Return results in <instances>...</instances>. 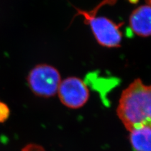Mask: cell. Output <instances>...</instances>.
<instances>
[{"mask_svg":"<svg viewBox=\"0 0 151 151\" xmlns=\"http://www.w3.org/2000/svg\"><path fill=\"white\" fill-rule=\"evenodd\" d=\"M117 115L129 132L137 127H151V85L136 79L123 91Z\"/></svg>","mask_w":151,"mask_h":151,"instance_id":"obj_1","label":"cell"},{"mask_svg":"<svg viewBox=\"0 0 151 151\" xmlns=\"http://www.w3.org/2000/svg\"><path fill=\"white\" fill-rule=\"evenodd\" d=\"M129 23L136 35L151 36V6L142 5L135 9L130 17Z\"/></svg>","mask_w":151,"mask_h":151,"instance_id":"obj_5","label":"cell"},{"mask_svg":"<svg viewBox=\"0 0 151 151\" xmlns=\"http://www.w3.org/2000/svg\"><path fill=\"white\" fill-rule=\"evenodd\" d=\"M27 81L35 95L50 98L58 93L61 78L58 70L48 64H39L28 75Z\"/></svg>","mask_w":151,"mask_h":151,"instance_id":"obj_2","label":"cell"},{"mask_svg":"<svg viewBox=\"0 0 151 151\" xmlns=\"http://www.w3.org/2000/svg\"><path fill=\"white\" fill-rule=\"evenodd\" d=\"M10 115V110L5 103L0 101V124L5 122Z\"/></svg>","mask_w":151,"mask_h":151,"instance_id":"obj_7","label":"cell"},{"mask_svg":"<svg viewBox=\"0 0 151 151\" xmlns=\"http://www.w3.org/2000/svg\"><path fill=\"white\" fill-rule=\"evenodd\" d=\"M89 23L99 44L108 48L120 47L122 35L116 23L104 17H91Z\"/></svg>","mask_w":151,"mask_h":151,"instance_id":"obj_4","label":"cell"},{"mask_svg":"<svg viewBox=\"0 0 151 151\" xmlns=\"http://www.w3.org/2000/svg\"><path fill=\"white\" fill-rule=\"evenodd\" d=\"M22 151H45L41 145L35 144H30L25 146Z\"/></svg>","mask_w":151,"mask_h":151,"instance_id":"obj_8","label":"cell"},{"mask_svg":"<svg viewBox=\"0 0 151 151\" xmlns=\"http://www.w3.org/2000/svg\"><path fill=\"white\" fill-rule=\"evenodd\" d=\"M58 94L60 102L71 109L83 107L89 97V89L86 83L80 78L74 76L61 81Z\"/></svg>","mask_w":151,"mask_h":151,"instance_id":"obj_3","label":"cell"},{"mask_svg":"<svg viewBox=\"0 0 151 151\" xmlns=\"http://www.w3.org/2000/svg\"><path fill=\"white\" fill-rule=\"evenodd\" d=\"M130 141L135 151H151V127L142 126L130 131Z\"/></svg>","mask_w":151,"mask_h":151,"instance_id":"obj_6","label":"cell"}]
</instances>
